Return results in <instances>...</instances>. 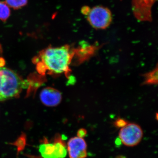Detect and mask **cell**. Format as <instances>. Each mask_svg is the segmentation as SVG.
<instances>
[{
  "label": "cell",
  "mask_w": 158,
  "mask_h": 158,
  "mask_svg": "<svg viewBox=\"0 0 158 158\" xmlns=\"http://www.w3.org/2000/svg\"><path fill=\"white\" fill-rule=\"evenodd\" d=\"M143 85H157L158 84V66L147 73L143 75Z\"/></svg>",
  "instance_id": "obj_8"
},
{
  "label": "cell",
  "mask_w": 158,
  "mask_h": 158,
  "mask_svg": "<svg viewBox=\"0 0 158 158\" xmlns=\"http://www.w3.org/2000/svg\"><path fill=\"white\" fill-rule=\"evenodd\" d=\"M11 9L5 1L0 0V21L5 22L11 15Z\"/></svg>",
  "instance_id": "obj_9"
},
{
  "label": "cell",
  "mask_w": 158,
  "mask_h": 158,
  "mask_svg": "<svg viewBox=\"0 0 158 158\" xmlns=\"http://www.w3.org/2000/svg\"><path fill=\"white\" fill-rule=\"evenodd\" d=\"M143 136V130L135 123H129L120 128L119 140L125 146L134 147L140 143Z\"/></svg>",
  "instance_id": "obj_4"
},
{
  "label": "cell",
  "mask_w": 158,
  "mask_h": 158,
  "mask_svg": "<svg viewBox=\"0 0 158 158\" xmlns=\"http://www.w3.org/2000/svg\"><path fill=\"white\" fill-rule=\"evenodd\" d=\"M85 15L90 25L98 30L107 28L113 20V15L110 9L102 6L89 8Z\"/></svg>",
  "instance_id": "obj_3"
},
{
  "label": "cell",
  "mask_w": 158,
  "mask_h": 158,
  "mask_svg": "<svg viewBox=\"0 0 158 158\" xmlns=\"http://www.w3.org/2000/svg\"><path fill=\"white\" fill-rule=\"evenodd\" d=\"M115 158H127L125 156H124L122 155H118Z\"/></svg>",
  "instance_id": "obj_13"
},
{
  "label": "cell",
  "mask_w": 158,
  "mask_h": 158,
  "mask_svg": "<svg viewBox=\"0 0 158 158\" xmlns=\"http://www.w3.org/2000/svg\"><path fill=\"white\" fill-rule=\"evenodd\" d=\"M0 48H1V45H0Z\"/></svg>",
  "instance_id": "obj_14"
},
{
  "label": "cell",
  "mask_w": 158,
  "mask_h": 158,
  "mask_svg": "<svg viewBox=\"0 0 158 158\" xmlns=\"http://www.w3.org/2000/svg\"><path fill=\"white\" fill-rule=\"evenodd\" d=\"M87 134L86 130L85 129L81 128L79 130L77 133V136L79 138H84Z\"/></svg>",
  "instance_id": "obj_12"
},
{
  "label": "cell",
  "mask_w": 158,
  "mask_h": 158,
  "mask_svg": "<svg viewBox=\"0 0 158 158\" xmlns=\"http://www.w3.org/2000/svg\"><path fill=\"white\" fill-rule=\"evenodd\" d=\"M75 49L70 45L52 47L50 46L43 50L35 59L38 72L44 74H65L69 77L70 73V65L74 57Z\"/></svg>",
  "instance_id": "obj_1"
},
{
  "label": "cell",
  "mask_w": 158,
  "mask_h": 158,
  "mask_svg": "<svg viewBox=\"0 0 158 158\" xmlns=\"http://www.w3.org/2000/svg\"><path fill=\"white\" fill-rule=\"evenodd\" d=\"M39 151L42 158H56V151L54 141L50 142L45 139L40 144Z\"/></svg>",
  "instance_id": "obj_7"
},
{
  "label": "cell",
  "mask_w": 158,
  "mask_h": 158,
  "mask_svg": "<svg viewBox=\"0 0 158 158\" xmlns=\"http://www.w3.org/2000/svg\"><path fill=\"white\" fill-rule=\"evenodd\" d=\"M67 154L69 158H86L87 144L83 138L75 137L71 138L67 142Z\"/></svg>",
  "instance_id": "obj_5"
},
{
  "label": "cell",
  "mask_w": 158,
  "mask_h": 158,
  "mask_svg": "<svg viewBox=\"0 0 158 158\" xmlns=\"http://www.w3.org/2000/svg\"><path fill=\"white\" fill-rule=\"evenodd\" d=\"M127 123L128 122L126 120L123 119V118H119L116 119L115 122L114 123V124L116 127L121 128L125 126Z\"/></svg>",
  "instance_id": "obj_11"
},
{
  "label": "cell",
  "mask_w": 158,
  "mask_h": 158,
  "mask_svg": "<svg viewBox=\"0 0 158 158\" xmlns=\"http://www.w3.org/2000/svg\"><path fill=\"white\" fill-rule=\"evenodd\" d=\"M5 2L10 9L19 10L27 6L28 0H5Z\"/></svg>",
  "instance_id": "obj_10"
},
{
  "label": "cell",
  "mask_w": 158,
  "mask_h": 158,
  "mask_svg": "<svg viewBox=\"0 0 158 158\" xmlns=\"http://www.w3.org/2000/svg\"><path fill=\"white\" fill-rule=\"evenodd\" d=\"M0 63V101L19 95L27 88L26 81L13 71L4 67Z\"/></svg>",
  "instance_id": "obj_2"
},
{
  "label": "cell",
  "mask_w": 158,
  "mask_h": 158,
  "mask_svg": "<svg viewBox=\"0 0 158 158\" xmlns=\"http://www.w3.org/2000/svg\"><path fill=\"white\" fill-rule=\"evenodd\" d=\"M40 99L44 104L48 106H55L62 101L61 92L54 88H47L43 89L40 94Z\"/></svg>",
  "instance_id": "obj_6"
}]
</instances>
